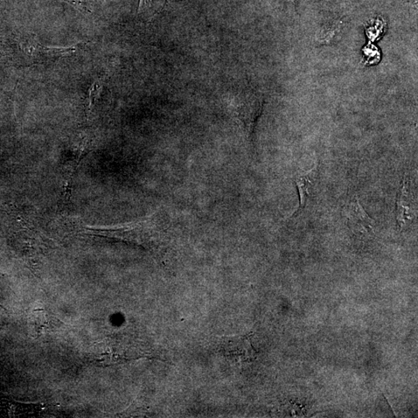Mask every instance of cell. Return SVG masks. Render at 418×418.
I'll list each match as a JSON object with an SVG mask.
<instances>
[{
	"label": "cell",
	"instance_id": "obj_1",
	"mask_svg": "<svg viewBox=\"0 0 418 418\" xmlns=\"http://www.w3.org/2000/svg\"><path fill=\"white\" fill-rule=\"evenodd\" d=\"M17 57L27 65L45 64L67 57L78 51L79 45L48 47L42 45L33 33H21L16 38Z\"/></svg>",
	"mask_w": 418,
	"mask_h": 418
},
{
	"label": "cell",
	"instance_id": "obj_2",
	"mask_svg": "<svg viewBox=\"0 0 418 418\" xmlns=\"http://www.w3.org/2000/svg\"><path fill=\"white\" fill-rule=\"evenodd\" d=\"M86 229L97 235L141 244V245H153L160 242L162 237V228L160 227L159 221L153 217L121 226Z\"/></svg>",
	"mask_w": 418,
	"mask_h": 418
},
{
	"label": "cell",
	"instance_id": "obj_3",
	"mask_svg": "<svg viewBox=\"0 0 418 418\" xmlns=\"http://www.w3.org/2000/svg\"><path fill=\"white\" fill-rule=\"evenodd\" d=\"M343 215L353 232L362 235L373 233L376 222L365 211L357 196L347 202L343 209Z\"/></svg>",
	"mask_w": 418,
	"mask_h": 418
},
{
	"label": "cell",
	"instance_id": "obj_4",
	"mask_svg": "<svg viewBox=\"0 0 418 418\" xmlns=\"http://www.w3.org/2000/svg\"><path fill=\"white\" fill-rule=\"evenodd\" d=\"M415 209L409 178L404 176L396 201V219L399 229H407L415 219Z\"/></svg>",
	"mask_w": 418,
	"mask_h": 418
},
{
	"label": "cell",
	"instance_id": "obj_5",
	"mask_svg": "<svg viewBox=\"0 0 418 418\" xmlns=\"http://www.w3.org/2000/svg\"><path fill=\"white\" fill-rule=\"evenodd\" d=\"M233 114L247 136L253 134L254 125L262 110L260 100L247 99L237 100L233 104Z\"/></svg>",
	"mask_w": 418,
	"mask_h": 418
},
{
	"label": "cell",
	"instance_id": "obj_6",
	"mask_svg": "<svg viewBox=\"0 0 418 418\" xmlns=\"http://www.w3.org/2000/svg\"><path fill=\"white\" fill-rule=\"evenodd\" d=\"M317 172V167L315 166L311 170L298 174L295 179L299 196L298 212L303 210L313 192L316 183Z\"/></svg>",
	"mask_w": 418,
	"mask_h": 418
},
{
	"label": "cell",
	"instance_id": "obj_7",
	"mask_svg": "<svg viewBox=\"0 0 418 418\" xmlns=\"http://www.w3.org/2000/svg\"><path fill=\"white\" fill-rule=\"evenodd\" d=\"M167 0H139L137 13L139 15L151 20L163 10Z\"/></svg>",
	"mask_w": 418,
	"mask_h": 418
},
{
	"label": "cell",
	"instance_id": "obj_8",
	"mask_svg": "<svg viewBox=\"0 0 418 418\" xmlns=\"http://www.w3.org/2000/svg\"><path fill=\"white\" fill-rule=\"evenodd\" d=\"M106 79V77H101L95 80L91 86L88 94L89 110L93 109L97 100L100 99Z\"/></svg>",
	"mask_w": 418,
	"mask_h": 418
},
{
	"label": "cell",
	"instance_id": "obj_9",
	"mask_svg": "<svg viewBox=\"0 0 418 418\" xmlns=\"http://www.w3.org/2000/svg\"><path fill=\"white\" fill-rule=\"evenodd\" d=\"M69 4L72 5L75 8L78 9L82 13H89V7L88 6L85 0H62Z\"/></svg>",
	"mask_w": 418,
	"mask_h": 418
}]
</instances>
